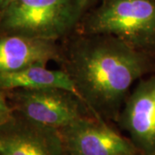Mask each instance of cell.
<instances>
[{"label": "cell", "mask_w": 155, "mask_h": 155, "mask_svg": "<svg viewBox=\"0 0 155 155\" xmlns=\"http://www.w3.org/2000/svg\"><path fill=\"white\" fill-rule=\"evenodd\" d=\"M13 110L8 102L5 91L0 89V126L9 121L13 116Z\"/></svg>", "instance_id": "obj_10"}, {"label": "cell", "mask_w": 155, "mask_h": 155, "mask_svg": "<svg viewBox=\"0 0 155 155\" xmlns=\"http://www.w3.org/2000/svg\"><path fill=\"white\" fill-rule=\"evenodd\" d=\"M116 122L142 155L152 154L155 148V75L140 79Z\"/></svg>", "instance_id": "obj_6"}, {"label": "cell", "mask_w": 155, "mask_h": 155, "mask_svg": "<svg viewBox=\"0 0 155 155\" xmlns=\"http://www.w3.org/2000/svg\"><path fill=\"white\" fill-rule=\"evenodd\" d=\"M0 155H67L60 130L13 113L0 126Z\"/></svg>", "instance_id": "obj_7"}, {"label": "cell", "mask_w": 155, "mask_h": 155, "mask_svg": "<svg viewBox=\"0 0 155 155\" xmlns=\"http://www.w3.org/2000/svg\"><path fill=\"white\" fill-rule=\"evenodd\" d=\"M151 155H155V148H154V150H153V152L152 153V154Z\"/></svg>", "instance_id": "obj_13"}, {"label": "cell", "mask_w": 155, "mask_h": 155, "mask_svg": "<svg viewBox=\"0 0 155 155\" xmlns=\"http://www.w3.org/2000/svg\"><path fill=\"white\" fill-rule=\"evenodd\" d=\"M62 48L56 41L17 35H0V74L34 66H44L51 61L61 63Z\"/></svg>", "instance_id": "obj_8"}, {"label": "cell", "mask_w": 155, "mask_h": 155, "mask_svg": "<svg viewBox=\"0 0 155 155\" xmlns=\"http://www.w3.org/2000/svg\"><path fill=\"white\" fill-rule=\"evenodd\" d=\"M92 0H77V5H78V11L80 15V17L82 18V16L84 14V10L87 8V6L90 5V3Z\"/></svg>", "instance_id": "obj_11"}, {"label": "cell", "mask_w": 155, "mask_h": 155, "mask_svg": "<svg viewBox=\"0 0 155 155\" xmlns=\"http://www.w3.org/2000/svg\"><path fill=\"white\" fill-rule=\"evenodd\" d=\"M60 133L67 155H142L130 139L102 118H84L61 128Z\"/></svg>", "instance_id": "obj_5"}, {"label": "cell", "mask_w": 155, "mask_h": 155, "mask_svg": "<svg viewBox=\"0 0 155 155\" xmlns=\"http://www.w3.org/2000/svg\"><path fill=\"white\" fill-rule=\"evenodd\" d=\"M81 19L77 0H12L0 14V35L58 41Z\"/></svg>", "instance_id": "obj_3"}, {"label": "cell", "mask_w": 155, "mask_h": 155, "mask_svg": "<svg viewBox=\"0 0 155 155\" xmlns=\"http://www.w3.org/2000/svg\"><path fill=\"white\" fill-rule=\"evenodd\" d=\"M13 112L41 126L61 130L72 122L95 117L78 95L62 89L5 91Z\"/></svg>", "instance_id": "obj_4"}, {"label": "cell", "mask_w": 155, "mask_h": 155, "mask_svg": "<svg viewBox=\"0 0 155 155\" xmlns=\"http://www.w3.org/2000/svg\"><path fill=\"white\" fill-rule=\"evenodd\" d=\"M11 1L12 0H0V14H1L2 11L5 9L6 6L8 5Z\"/></svg>", "instance_id": "obj_12"}, {"label": "cell", "mask_w": 155, "mask_h": 155, "mask_svg": "<svg viewBox=\"0 0 155 155\" xmlns=\"http://www.w3.org/2000/svg\"><path fill=\"white\" fill-rule=\"evenodd\" d=\"M78 24V33L110 35L134 49L155 52V0H103Z\"/></svg>", "instance_id": "obj_2"}, {"label": "cell", "mask_w": 155, "mask_h": 155, "mask_svg": "<svg viewBox=\"0 0 155 155\" xmlns=\"http://www.w3.org/2000/svg\"><path fill=\"white\" fill-rule=\"evenodd\" d=\"M18 88L62 89L79 97L71 78L63 69L50 70L44 66H34L17 72L0 74L1 90Z\"/></svg>", "instance_id": "obj_9"}, {"label": "cell", "mask_w": 155, "mask_h": 155, "mask_svg": "<svg viewBox=\"0 0 155 155\" xmlns=\"http://www.w3.org/2000/svg\"><path fill=\"white\" fill-rule=\"evenodd\" d=\"M67 38L63 70L95 117L116 122L134 83L155 71L153 54L110 35L77 32Z\"/></svg>", "instance_id": "obj_1"}]
</instances>
